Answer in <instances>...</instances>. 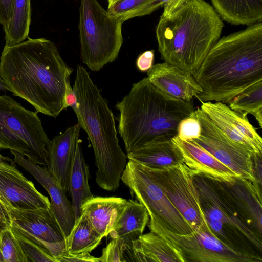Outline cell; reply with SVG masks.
Wrapping results in <instances>:
<instances>
[{
    "label": "cell",
    "mask_w": 262,
    "mask_h": 262,
    "mask_svg": "<svg viewBox=\"0 0 262 262\" xmlns=\"http://www.w3.org/2000/svg\"><path fill=\"white\" fill-rule=\"evenodd\" d=\"M14 0H0V24L4 26L11 18Z\"/></svg>",
    "instance_id": "d590c367"
},
{
    "label": "cell",
    "mask_w": 262,
    "mask_h": 262,
    "mask_svg": "<svg viewBox=\"0 0 262 262\" xmlns=\"http://www.w3.org/2000/svg\"><path fill=\"white\" fill-rule=\"evenodd\" d=\"M162 7L161 0H120L107 7L113 17L122 23L136 17L149 15Z\"/></svg>",
    "instance_id": "83f0119b"
},
{
    "label": "cell",
    "mask_w": 262,
    "mask_h": 262,
    "mask_svg": "<svg viewBox=\"0 0 262 262\" xmlns=\"http://www.w3.org/2000/svg\"><path fill=\"white\" fill-rule=\"evenodd\" d=\"M201 133V124L194 111L179 123L177 137L182 140H191L199 137Z\"/></svg>",
    "instance_id": "d6a6232c"
},
{
    "label": "cell",
    "mask_w": 262,
    "mask_h": 262,
    "mask_svg": "<svg viewBox=\"0 0 262 262\" xmlns=\"http://www.w3.org/2000/svg\"><path fill=\"white\" fill-rule=\"evenodd\" d=\"M127 200L120 197L93 196L81 206L96 230L103 237L109 235Z\"/></svg>",
    "instance_id": "ffe728a7"
},
{
    "label": "cell",
    "mask_w": 262,
    "mask_h": 262,
    "mask_svg": "<svg viewBox=\"0 0 262 262\" xmlns=\"http://www.w3.org/2000/svg\"><path fill=\"white\" fill-rule=\"evenodd\" d=\"M73 70L54 43L44 38L5 45L0 57V76L9 91L37 112L55 118L64 110L66 83Z\"/></svg>",
    "instance_id": "6da1fadb"
},
{
    "label": "cell",
    "mask_w": 262,
    "mask_h": 262,
    "mask_svg": "<svg viewBox=\"0 0 262 262\" xmlns=\"http://www.w3.org/2000/svg\"><path fill=\"white\" fill-rule=\"evenodd\" d=\"M192 76L200 101L225 104L262 82V21L220 38Z\"/></svg>",
    "instance_id": "7a4b0ae2"
},
{
    "label": "cell",
    "mask_w": 262,
    "mask_h": 262,
    "mask_svg": "<svg viewBox=\"0 0 262 262\" xmlns=\"http://www.w3.org/2000/svg\"><path fill=\"white\" fill-rule=\"evenodd\" d=\"M149 81L166 94L186 101L203 92L192 74L166 62L153 65L147 72Z\"/></svg>",
    "instance_id": "e0dca14e"
},
{
    "label": "cell",
    "mask_w": 262,
    "mask_h": 262,
    "mask_svg": "<svg viewBox=\"0 0 262 262\" xmlns=\"http://www.w3.org/2000/svg\"><path fill=\"white\" fill-rule=\"evenodd\" d=\"M11 230L28 262H57L49 251L36 240L13 227Z\"/></svg>",
    "instance_id": "f546056e"
},
{
    "label": "cell",
    "mask_w": 262,
    "mask_h": 262,
    "mask_svg": "<svg viewBox=\"0 0 262 262\" xmlns=\"http://www.w3.org/2000/svg\"><path fill=\"white\" fill-rule=\"evenodd\" d=\"M261 157L262 154L254 153L253 155V174L257 184L261 185Z\"/></svg>",
    "instance_id": "ab89813d"
},
{
    "label": "cell",
    "mask_w": 262,
    "mask_h": 262,
    "mask_svg": "<svg viewBox=\"0 0 262 262\" xmlns=\"http://www.w3.org/2000/svg\"><path fill=\"white\" fill-rule=\"evenodd\" d=\"M0 251L4 262H28L11 229L0 233Z\"/></svg>",
    "instance_id": "4dcf8cb0"
},
{
    "label": "cell",
    "mask_w": 262,
    "mask_h": 262,
    "mask_svg": "<svg viewBox=\"0 0 262 262\" xmlns=\"http://www.w3.org/2000/svg\"><path fill=\"white\" fill-rule=\"evenodd\" d=\"M121 180L129 188L132 196L146 209L149 216L148 222L157 223L178 234L192 231L145 166L129 160Z\"/></svg>",
    "instance_id": "9c48e42d"
},
{
    "label": "cell",
    "mask_w": 262,
    "mask_h": 262,
    "mask_svg": "<svg viewBox=\"0 0 262 262\" xmlns=\"http://www.w3.org/2000/svg\"><path fill=\"white\" fill-rule=\"evenodd\" d=\"M0 90L6 91L7 90L9 91L8 88L5 85L3 80L0 76Z\"/></svg>",
    "instance_id": "60d3db41"
},
{
    "label": "cell",
    "mask_w": 262,
    "mask_h": 262,
    "mask_svg": "<svg viewBox=\"0 0 262 262\" xmlns=\"http://www.w3.org/2000/svg\"><path fill=\"white\" fill-rule=\"evenodd\" d=\"M88 166L82 153L80 141L78 139L70 169L68 188L76 220L80 216L82 205L94 196L90 190Z\"/></svg>",
    "instance_id": "603a6c76"
},
{
    "label": "cell",
    "mask_w": 262,
    "mask_h": 262,
    "mask_svg": "<svg viewBox=\"0 0 262 262\" xmlns=\"http://www.w3.org/2000/svg\"><path fill=\"white\" fill-rule=\"evenodd\" d=\"M223 20L205 0H188L156 29L158 51L165 62L192 75L220 38Z\"/></svg>",
    "instance_id": "277c9868"
},
{
    "label": "cell",
    "mask_w": 262,
    "mask_h": 262,
    "mask_svg": "<svg viewBox=\"0 0 262 262\" xmlns=\"http://www.w3.org/2000/svg\"><path fill=\"white\" fill-rule=\"evenodd\" d=\"M50 141L37 111L25 108L9 96L0 95V149L15 151L47 166Z\"/></svg>",
    "instance_id": "52a82bcc"
},
{
    "label": "cell",
    "mask_w": 262,
    "mask_h": 262,
    "mask_svg": "<svg viewBox=\"0 0 262 262\" xmlns=\"http://www.w3.org/2000/svg\"><path fill=\"white\" fill-rule=\"evenodd\" d=\"M7 208L12 227L42 245L58 262L66 252V239L50 207L30 210Z\"/></svg>",
    "instance_id": "4fadbf2b"
},
{
    "label": "cell",
    "mask_w": 262,
    "mask_h": 262,
    "mask_svg": "<svg viewBox=\"0 0 262 262\" xmlns=\"http://www.w3.org/2000/svg\"><path fill=\"white\" fill-rule=\"evenodd\" d=\"M132 261L184 262L181 252L160 235L150 231L132 243Z\"/></svg>",
    "instance_id": "d6986e66"
},
{
    "label": "cell",
    "mask_w": 262,
    "mask_h": 262,
    "mask_svg": "<svg viewBox=\"0 0 262 262\" xmlns=\"http://www.w3.org/2000/svg\"><path fill=\"white\" fill-rule=\"evenodd\" d=\"M78 104V101L75 93L70 85V80L66 83V89L63 100V110L71 107L73 110Z\"/></svg>",
    "instance_id": "74e56055"
},
{
    "label": "cell",
    "mask_w": 262,
    "mask_h": 262,
    "mask_svg": "<svg viewBox=\"0 0 262 262\" xmlns=\"http://www.w3.org/2000/svg\"><path fill=\"white\" fill-rule=\"evenodd\" d=\"M10 151L14 156V162L30 173L49 194L50 208L66 239L74 225L76 218L72 203L67 198L66 191L46 166L35 164L15 151Z\"/></svg>",
    "instance_id": "9a60e30c"
},
{
    "label": "cell",
    "mask_w": 262,
    "mask_h": 262,
    "mask_svg": "<svg viewBox=\"0 0 262 262\" xmlns=\"http://www.w3.org/2000/svg\"><path fill=\"white\" fill-rule=\"evenodd\" d=\"M171 140L181 152L184 163L193 174L227 183H233L238 178L233 171L195 143L182 140L177 136Z\"/></svg>",
    "instance_id": "2e32d148"
},
{
    "label": "cell",
    "mask_w": 262,
    "mask_h": 262,
    "mask_svg": "<svg viewBox=\"0 0 262 262\" xmlns=\"http://www.w3.org/2000/svg\"><path fill=\"white\" fill-rule=\"evenodd\" d=\"M103 237L94 228L86 214L81 212L66 238V252L72 254L90 253Z\"/></svg>",
    "instance_id": "484cf974"
},
{
    "label": "cell",
    "mask_w": 262,
    "mask_h": 262,
    "mask_svg": "<svg viewBox=\"0 0 262 262\" xmlns=\"http://www.w3.org/2000/svg\"><path fill=\"white\" fill-rule=\"evenodd\" d=\"M107 3L108 4L110 3V2L111 1V0H107Z\"/></svg>",
    "instance_id": "f6af8a7d"
},
{
    "label": "cell",
    "mask_w": 262,
    "mask_h": 262,
    "mask_svg": "<svg viewBox=\"0 0 262 262\" xmlns=\"http://www.w3.org/2000/svg\"><path fill=\"white\" fill-rule=\"evenodd\" d=\"M149 220L142 204L132 199L127 200L109 235L112 238L123 239L131 251L133 242L143 234Z\"/></svg>",
    "instance_id": "7402d4cb"
},
{
    "label": "cell",
    "mask_w": 262,
    "mask_h": 262,
    "mask_svg": "<svg viewBox=\"0 0 262 262\" xmlns=\"http://www.w3.org/2000/svg\"><path fill=\"white\" fill-rule=\"evenodd\" d=\"M210 106L225 120L235 135L244 137L251 144L255 153L262 154V139L247 118V114L235 111L226 104L208 101Z\"/></svg>",
    "instance_id": "d4e9b609"
},
{
    "label": "cell",
    "mask_w": 262,
    "mask_h": 262,
    "mask_svg": "<svg viewBox=\"0 0 262 262\" xmlns=\"http://www.w3.org/2000/svg\"><path fill=\"white\" fill-rule=\"evenodd\" d=\"M0 200L7 207L30 210L50 207V201L19 171L15 162L0 163Z\"/></svg>",
    "instance_id": "5bb4252c"
},
{
    "label": "cell",
    "mask_w": 262,
    "mask_h": 262,
    "mask_svg": "<svg viewBox=\"0 0 262 262\" xmlns=\"http://www.w3.org/2000/svg\"><path fill=\"white\" fill-rule=\"evenodd\" d=\"M148 228L172 245L181 253L184 262H251L261 261L257 255L237 250L220 239L210 229H197L178 234L155 223Z\"/></svg>",
    "instance_id": "30bf717a"
},
{
    "label": "cell",
    "mask_w": 262,
    "mask_h": 262,
    "mask_svg": "<svg viewBox=\"0 0 262 262\" xmlns=\"http://www.w3.org/2000/svg\"><path fill=\"white\" fill-rule=\"evenodd\" d=\"M73 89L78 101L73 111L94 150L97 167L96 182L104 190L115 191L119 187L127 157L119 144L114 114L82 66L76 67Z\"/></svg>",
    "instance_id": "5b68a950"
},
{
    "label": "cell",
    "mask_w": 262,
    "mask_h": 262,
    "mask_svg": "<svg viewBox=\"0 0 262 262\" xmlns=\"http://www.w3.org/2000/svg\"><path fill=\"white\" fill-rule=\"evenodd\" d=\"M81 127L77 124L68 127L50 140L47 169L68 192L70 169Z\"/></svg>",
    "instance_id": "ac0fdd59"
},
{
    "label": "cell",
    "mask_w": 262,
    "mask_h": 262,
    "mask_svg": "<svg viewBox=\"0 0 262 262\" xmlns=\"http://www.w3.org/2000/svg\"><path fill=\"white\" fill-rule=\"evenodd\" d=\"M120 1V0H111V1L110 2V3L108 4V6L111 5L112 4H113L115 2H116L117 1Z\"/></svg>",
    "instance_id": "7bdbcfd3"
},
{
    "label": "cell",
    "mask_w": 262,
    "mask_h": 262,
    "mask_svg": "<svg viewBox=\"0 0 262 262\" xmlns=\"http://www.w3.org/2000/svg\"><path fill=\"white\" fill-rule=\"evenodd\" d=\"M155 51L147 50L141 54L136 60V66L141 72H147L153 66Z\"/></svg>",
    "instance_id": "e575fe53"
},
{
    "label": "cell",
    "mask_w": 262,
    "mask_h": 262,
    "mask_svg": "<svg viewBox=\"0 0 262 262\" xmlns=\"http://www.w3.org/2000/svg\"><path fill=\"white\" fill-rule=\"evenodd\" d=\"M100 262L99 257L91 255L89 253L72 254L65 252L59 259L58 262Z\"/></svg>",
    "instance_id": "836d02e7"
},
{
    "label": "cell",
    "mask_w": 262,
    "mask_h": 262,
    "mask_svg": "<svg viewBox=\"0 0 262 262\" xmlns=\"http://www.w3.org/2000/svg\"><path fill=\"white\" fill-rule=\"evenodd\" d=\"M130 251L124 241L120 238H112L111 242L102 250L100 262H125L129 259L125 252Z\"/></svg>",
    "instance_id": "1f68e13d"
},
{
    "label": "cell",
    "mask_w": 262,
    "mask_h": 262,
    "mask_svg": "<svg viewBox=\"0 0 262 262\" xmlns=\"http://www.w3.org/2000/svg\"><path fill=\"white\" fill-rule=\"evenodd\" d=\"M128 160L152 168H163L184 163L178 148L171 140L154 141L127 153Z\"/></svg>",
    "instance_id": "44dd1931"
},
{
    "label": "cell",
    "mask_w": 262,
    "mask_h": 262,
    "mask_svg": "<svg viewBox=\"0 0 262 262\" xmlns=\"http://www.w3.org/2000/svg\"><path fill=\"white\" fill-rule=\"evenodd\" d=\"M223 20L249 26L262 21V0H210Z\"/></svg>",
    "instance_id": "cb8c5ba5"
},
{
    "label": "cell",
    "mask_w": 262,
    "mask_h": 262,
    "mask_svg": "<svg viewBox=\"0 0 262 262\" xmlns=\"http://www.w3.org/2000/svg\"><path fill=\"white\" fill-rule=\"evenodd\" d=\"M146 167L192 231L210 229L200 203L193 173L184 163L163 168Z\"/></svg>",
    "instance_id": "8fae6325"
},
{
    "label": "cell",
    "mask_w": 262,
    "mask_h": 262,
    "mask_svg": "<svg viewBox=\"0 0 262 262\" xmlns=\"http://www.w3.org/2000/svg\"><path fill=\"white\" fill-rule=\"evenodd\" d=\"M79 14L81 60L91 70L98 71L117 58L123 43V23L98 0H80Z\"/></svg>",
    "instance_id": "8992f818"
},
{
    "label": "cell",
    "mask_w": 262,
    "mask_h": 262,
    "mask_svg": "<svg viewBox=\"0 0 262 262\" xmlns=\"http://www.w3.org/2000/svg\"><path fill=\"white\" fill-rule=\"evenodd\" d=\"M188 0H161L163 11L161 16L168 17L181 7Z\"/></svg>",
    "instance_id": "8d00e7d4"
},
{
    "label": "cell",
    "mask_w": 262,
    "mask_h": 262,
    "mask_svg": "<svg viewBox=\"0 0 262 262\" xmlns=\"http://www.w3.org/2000/svg\"><path fill=\"white\" fill-rule=\"evenodd\" d=\"M228 104L233 110L252 114L262 127V82L239 94Z\"/></svg>",
    "instance_id": "f1b7e54d"
},
{
    "label": "cell",
    "mask_w": 262,
    "mask_h": 262,
    "mask_svg": "<svg viewBox=\"0 0 262 262\" xmlns=\"http://www.w3.org/2000/svg\"><path fill=\"white\" fill-rule=\"evenodd\" d=\"M2 162H4V161H0V163ZM8 162V161H7Z\"/></svg>",
    "instance_id": "bcb514c9"
},
{
    "label": "cell",
    "mask_w": 262,
    "mask_h": 262,
    "mask_svg": "<svg viewBox=\"0 0 262 262\" xmlns=\"http://www.w3.org/2000/svg\"><path fill=\"white\" fill-rule=\"evenodd\" d=\"M31 20V1L14 0L11 18L3 26L5 45L18 44L28 38Z\"/></svg>",
    "instance_id": "4316f807"
},
{
    "label": "cell",
    "mask_w": 262,
    "mask_h": 262,
    "mask_svg": "<svg viewBox=\"0 0 262 262\" xmlns=\"http://www.w3.org/2000/svg\"><path fill=\"white\" fill-rule=\"evenodd\" d=\"M200 203L207 223L218 238L236 232L261 250V236L239 211L223 182L193 174Z\"/></svg>",
    "instance_id": "ba28073f"
},
{
    "label": "cell",
    "mask_w": 262,
    "mask_h": 262,
    "mask_svg": "<svg viewBox=\"0 0 262 262\" xmlns=\"http://www.w3.org/2000/svg\"><path fill=\"white\" fill-rule=\"evenodd\" d=\"M0 161L13 162V160L7 157H4L0 152Z\"/></svg>",
    "instance_id": "b9f144b4"
},
{
    "label": "cell",
    "mask_w": 262,
    "mask_h": 262,
    "mask_svg": "<svg viewBox=\"0 0 262 262\" xmlns=\"http://www.w3.org/2000/svg\"><path fill=\"white\" fill-rule=\"evenodd\" d=\"M116 108L118 132L127 153L154 141L170 140L179 123L194 111L188 102L164 93L145 77L133 84Z\"/></svg>",
    "instance_id": "3957f363"
},
{
    "label": "cell",
    "mask_w": 262,
    "mask_h": 262,
    "mask_svg": "<svg viewBox=\"0 0 262 262\" xmlns=\"http://www.w3.org/2000/svg\"><path fill=\"white\" fill-rule=\"evenodd\" d=\"M194 112L201 124V133L199 137L189 141L212 155L238 178L256 182L253 169L254 150L228 137L200 108Z\"/></svg>",
    "instance_id": "7c38bea8"
},
{
    "label": "cell",
    "mask_w": 262,
    "mask_h": 262,
    "mask_svg": "<svg viewBox=\"0 0 262 262\" xmlns=\"http://www.w3.org/2000/svg\"><path fill=\"white\" fill-rule=\"evenodd\" d=\"M0 262H4L1 251H0Z\"/></svg>",
    "instance_id": "ee69618b"
},
{
    "label": "cell",
    "mask_w": 262,
    "mask_h": 262,
    "mask_svg": "<svg viewBox=\"0 0 262 262\" xmlns=\"http://www.w3.org/2000/svg\"><path fill=\"white\" fill-rule=\"evenodd\" d=\"M12 221L9 212L5 204L0 200V233L11 229Z\"/></svg>",
    "instance_id": "f35d334b"
}]
</instances>
